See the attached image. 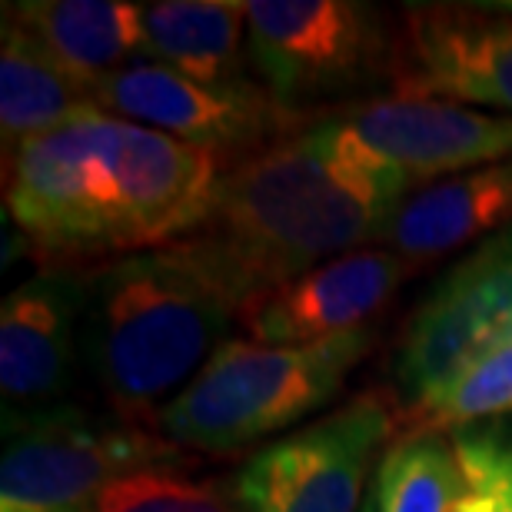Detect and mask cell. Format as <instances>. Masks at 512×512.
<instances>
[{
  "label": "cell",
  "instance_id": "10",
  "mask_svg": "<svg viewBox=\"0 0 512 512\" xmlns=\"http://www.w3.org/2000/svg\"><path fill=\"white\" fill-rule=\"evenodd\" d=\"M393 94L512 114V10L406 4L396 14Z\"/></svg>",
  "mask_w": 512,
  "mask_h": 512
},
{
  "label": "cell",
  "instance_id": "20",
  "mask_svg": "<svg viewBox=\"0 0 512 512\" xmlns=\"http://www.w3.org/2000/svg\"><path fill=\"white\" fill-rule=\"evenodd\" d=\"M512 413V320L453 380L413 409L416 429L446 433L489 416Z\"/></svg>",
  "mask_w": 512,
  "mask_h": 512
},
{
  "label": "cell",
  "instance_id": "14",
  "mask_svg": "<svg viewBox=\"0 0 512 512\" xmlns=\"http://www.w3.org/2000/svg\"><path fill=\"white\" fill-rule=\"evenodd\" d=\"M512 230V160L443 177L406 193L376 243L409 270L443 260L469 243Z\"/></svg>",
  "mask_w": 512,
  "mask_h": 512
},
{
  "label": "cell",
  "instance_id": "8",
  "mask_svg": "<svg viewBox=\"0 0 512 512\" xmlns=\"http://www.w3.org/2000/svg\"><path fill=\"white\" fill-rule=\"evenodd\" d=\"M94 104L107 114L210 150L220 167L290 137L320 117L280 104L260 80L240 87H207L150 60H133L100 80Z\"/></svg>",
  "mask_w": 512,
  "mask_h": 512
},
{
  "label": "cell",
  "instance_id": "22",
  "mask_svg": "<svg viewBox=\"0 0 512 512\" xmlns=\"http://www.w3.org/2000/svg\"><path fill=\"white\" fill-rule=\"evenodd\" d=\"M363 512H376V509H373V503H370V506H363Z\"/></svg>",
  "mask_w": 512,
  "mask_h": 512
},
{
  "label": "cell",
  "instance_id": "17",
  "mask_svg": "<svg viewBox=\"0 0 512 512\" xmlns=\"http://www.w3.org/2000/svg\"><path fill=\"white\" fill-rule=\"evenodd\" d=\"M94 90L57 64L24 27L0 20V133L4 157L20 143L47 133L84 110H94Z\"/></svg>",
  "mask_w": 512,
  "mask_h": 512
},
{
  "label": "cell",
  "instance_id": "19",
  "mask_svg": "<svg viewBox=\"0 0 512 512\" xmlns=\"http://www.w3.org/2000/svg\"><path fill=\"white\" fill-rule=\"evenodd\" d=\"M90 512H247L237 483L223 476H200L193 456L180 463L137 469L114 479Z\"/></svg>",
  "mask_w": 512,
  "mask_h": 512
},
{
  "label": "cell",
  "instance_id": "5",
  "mask_svg": "<svg viewBox=\"0 0 512 512\" xmlns=\"http://www.w3.org/2000/svg\"><path fill=\"white\" fill-rule=\"evenodd\" d=\"M250 70L300 114L360 104L366 90H393L396 17L356 0H253L247 4Z\"/></svg>",
  "mask_w": 512,
  "mask_h": 512
},
{
  "label": "cell",
  "instance_id": "1",
  "mask_svg": "<svg viewBox=\"0 0 512 512\" xmlns=\"http://www.w3.org/2000/svg\"><path fill=\"white\" fill-rule=\"evenodd\" d=\"M413 187L333 114L220 167L187 237L163 253L233 310L280 290L333 256L370 247Z\"/></svg>",
  "mask_w": 512,
  "mask_h": 512
},
{
  "label": "cell",
  "instance_id": "11",
  "mask_svg": "<svg viewBox=\"0 0 512 512\" xmlns=\"http://www.w3.org/2000/svg\"><path fill=\"white\" fill-rule=\"evenodd\" d=\"M512 320V230L459 260L409 316L396 386L409 413L486 350Z\"/></svg>",
  "mask_w": 512,
  "mask_h": 512
},
{
  "label": "cell",
  "instance_id": "18",
  "mask_svg": "<svg viewBox=\"0 0 512 512\" xmlns=\"http://www.w3.org/2000/svg\"><path fill=\"white\" fill-rule=\"evenodd\" d=\"M463 466L453 439L413 429L383 453L373 479L376 512H459Z\"/></svg>",
  "mask_w": 512,
  "mask_h": 512
},
{
  "label": "cell",
  "instance_id": "15",
  "mask_svg": "<svg viewBox=\"0 0 512 512\" xmlns=\"http://www.w3.org/2000/svg\"><path fill=\"white\" fill-rule=\"evenodd\" d=\"M140 54L207 87L256 80L247 50V4L237 0L140 4Z\"/></svg>",
  "mask_w": 512,
  "mask_h": 512
},
{
  "label": "cell",
  "instance_id": "4",
  "mask_svg": "<svg viewBox=\"0 0 512 512\" xmlns=\"http://www.w3.org/2000/svg\"><path fill=\"white\" fill-rule=\"evenodd\" d=\"M373 346V326L316 346L227 340L193 383L163 406L157 429L183 453H240L333 403Z\"/></svg>",
  "mask_w": 512,
  "mask_h": 512
},
{
  "label": "cell",
  "instance_id": "12",
  "mask_svg": "<svg viewBox=\"0 0 512 512\" xmlns=\"http://www.w3.org/2000/svg\"><path fill=\"white\" fill-rule=\"evenodd\" d=\"M330 114L413 190L512 160V114L399 94L366 97Z\"/></svg>",
  "mask_w": 512,
  "mask_h": 512
},
{
  "label": "cell",
  "instance_id": "7",
  "mask_svg": "<svg viewBox=\"0 0 512 512\" xmlns=\"http://www.w3.org/2000/svg\"><path fill=\"white\" fill-rule=\"evenodd\" d=\"M396 406L380 389L353 396L316 423L256 449L233 476L247 512H363L370 466L396 433Z\"/></svg>",
  "mask_w": 512,
  "mask_h": 512
},
{
  "label": "cell",
  "instance_id": "9",
  "mask_svg": "<svg viewBox=\"0 0 512 512\" xmlns=\"http://www.w3.org/2000/svg\"><path fill=\"white\" fill-rule=\"evenodd\" d=\"M84 273L44 270L14 286L0 306L4 433L70 409L84 366Z\"/></svg>",
  "mask_w": 512,
  "mask_h": 512
},
{
  "label": "cell",
  "instance_id": "6",
  "mask_svg": "<svg viewBox=\"0 0 512 512\" xmlns=\"http://www.w3.org/2000/svg\"><path fill=\"white\" fill-rule=\"evenodd\" d=\"M190 459L160 429L70 406L7 436L0 512H90L114 479Z\"/></svg>",
  "mask_w": 512,
  "mask_h": 512
},
{
  "label": "cell",
  "instance_id": "13",
  "mask_svg": "<svg viewBox=\"0 0 512 512\" xmlns=\"http://www.w3.org/2000/svg\"><path fill=\"white\" fill-rule=\"evenodd\" d=\"M409 266L393 250L370 247L333 256L280 290L237 313V323L260 346H316L366 330L386 310Z\"/></svg>",
  "mask_w": 512,
  "mask_h": 512
},
{
  "label": "cell",
  "instance_id": "3",
  "mask_svg": "<svg viewBox=\"0 0 512 512\" xmlns=\"http://www.w3.org/2000/svg\"><path fill=\"white\" fill-rule=\"evenodd\" d=\"M84 366L117 416L153 423L227 343L237 310L163 250L84 273Z\"/></svg>",
  "mask_w": 512,
  "mask_h": 512
},
{
  "label": "cell",
  "instance_id": "2",
  "mask_svg": "<svg viewBox=\"0 0 512 512\" xmlns=\"http://www.w3.org/2000/svg\"><path fill=\"white\" fill-rule=\"evenodd\" d=\"M217 177L210 150L94 107L4 157V210L44 270L87 273L187 237Z\"/></svg>",
  "mask_w": 512,
  "mask_h": 512
},
{
  "label": "cell",
  "instance_id": "16",
  "mask_svg": "<svg viewBox=\"0 0 512 512\" xmlns=\"http://www.w3.org/2000/svg\"><path fill=\"white\" fill-rule=\"evenodd\" d=\"M4 17L24 27L60 67L94 90L140 54V4L120 0H17Z\"/></svg>",
  "mask_w": 512,
  "mask_h": 512
},
{
  "label": "cell",
  "instance_id": "21",
  "mask_svg": "<svg viewBox=\"0 0 512 512\" xmlns=\"http://www.w3.org/2000/svg\"><path fill=\"white\" fill-rule=\"evenodd\" d=\"M463 466L459 512H512V439L499 433H456Z\"/></svg>",
  "mask_w": 512,
  "mask_h": 512
}]
</instances>
